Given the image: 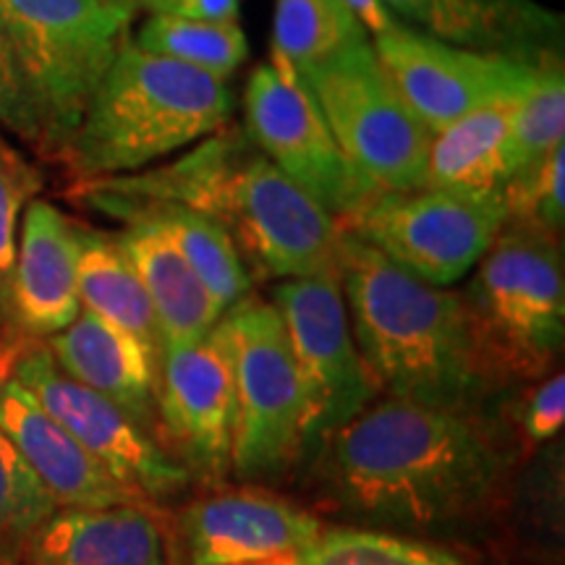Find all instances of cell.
Returning <instances> with one entry per match:
<instances>
[{"instance_id":"30bf717a","label":"cell","mask_w":565,"mask_h":565,"mask_svg":"<svg viewBox=\"0 0 565 565\" xmlns=\"http://www.w3.org/2000/svg\"><path fill=\"white\" fill-rule=\"evenodd\" d=\"M273 303L286 324L301 385V448L320 450L372 404L377 385L353 343L338 275L282 280Z\"/></svg>"},{"instance_id":"f35d334b","label":"cell","mask_w":565,"mask_h":565,"mask_svg":"<svg viewBox=\"0 0 565 565\" xmlns=\"http://www.w3.org/2000/svg\"><path fill=\"white\" fill-rule=\"evenodd\" d=\"M6 377H9V374H6L3 370H0V383H3V380H6Z\"/></svg>"},{"instance_id":"8fae6325","label":"cell","mask_w":565,"mask_h":565,"mask_svg":"<svg viewBox=\"0 0 565 565\" xmlns=\"http://www.w3.org/2000/svg\"><path fill=\"white\" fill-rule=\"evenodd\" d=\"M246 137L278 171L335 221L362 210L380 189L359 171L324 124L299 71L273 53L244 92Z\"/></svg>"},{"instance_id":"d590c367","label":"cell","mask_w":565,"mask_h":565,"mask_svg":"<svg viewBox=\"0 0 565 565\" xmlns=\"http://www.w3.org/2000/svg\"><path fill=\"white\" fill-rule=\"evenodd\" d=\"M26 343H30V338L13 335L3 328V324H0V370L9 374V377H11V366H13V362H17L19 351L24 349Z\"/></svg>"},{"instance_id":"8992f818","label":"cell","mask_w":565,"mask_h":565,"mask_svg":"<svg viewBox=\"0 0 565 565\" xmlns=\"http://www.w3.org/2000/svg\"><path fill=\"white\" fill-rule=\"evenodd\" d=\"M118 0H0V32L38 116L45 160H66L105 71L131 38Z\"/></svg>"},{"instance_id":"f546056e","label":"cell","mask_w":565,"mask_h":565,"mask_svg":"<svg viewBox=\"0 0 565 565\" xmlns=\"http://www.w3.org/2000/svg\"><path fill=\"white\" fill-rule=\"evenodd\" d=\"M565 147L557 145L524 171H519L503 186L505 221L529 223L555 236L563 231V171Z\"/></svg>"},{"instance_id":"277c9868","label":"cell","mask_w":565,"mask_h":565,"mask_svg":"<svg viewBox=\"0 0 565 565\" xmlns=\"http://www.w3.org/2000/svg\"><path fill=\"white\" fill-rule=\"evenodd\" d=\"M231 108L225 82L141 51L129 38L92 95L63 166L82 181L139 173L225 129Z\"/></svg>"},{"instance_id":"9a60e30c","label":"cell","mask_w":565,"mask_h":565,"mask_svg":"<svg viewBox=\"0 0 565 565\" xmlns=\"http://www.w3.org/2000/svg\"><path fill=\"white\" fill-rule=\"evenodd\" d=\"M189 565H238L307 550L322 521L265 490L217 492L179 519Z\"/></svg>"},{"instance_id":"d4e9b609","label":"cell","mask_w":565,"mask_h":565,"mask_svg":"<svg viewBox=\"0 0 565 565\" xmlns=\"http://www.w3.org/2000/svg\"><path fill=\"white\" fill-rule=\"evenodd\" d=\"M131 40L141 51L179 61L221 82L228 79L249 55V42L236 21H200L152 13Z\"/></svg>"},{"instance_id":"7a4b0ae2","label":"cell","mask_w":565,"mask_h":565,"mask_svg":"<svg viewBox=\"0 0 565 565\" xmlns=\"http://www.w3.org/2000/svg\"><path fill=\"white\" fill-rule=\"evenodd\" d=\"M79 186L204 212L244 246L263 278L338 275V221L286 179L246 131L212 139L158 171L87 179Z\"/></svg>"},{"instance_id":"44dd1931","label":"cell","mask_w":565,"mask_h":565,"mask_svg":"<svg viewBox=\"0 0 565 565\" xmlns=\"http://www.w3.org/2000/svg\"><path fill=\"white\" fill-rule=\"evenodd\" d=\"M519 97H500L433 134L424 189L500 194L513 179L511 129Z\"/></svg>"},{"instance_id":"e0dca14e","label":"cell","mask_w":565,"mask_h":565,"mask_svg":"<svg viewBox=\"0 0 565 565\" xmlns=\"http://www.w3.org/2000/svg\"><path fill=\"white\" fill-rule=\"evenodd\" d=\"M0 429L58 508L145 505L13 377L0 383Z\"/></svg>"},{"instance_id":"7402d4cb","label":"cell","mask_w":565,"mask_h":565,"mask_svg":"<svg viewBox=\"0 0 565 565\" xmlns=\"http://www.w3.org/2000/svg\"><path fill=\"white\" fill-rule=\"evenodd\" d=\"M393 13L419 24L429 38L477 53L524 58L555 30V17L529 0H383Z\"/></svg>"},{"instance_id":"3957f363","label":"cell","mask_w":565,"mask_h":565,"mask_svg":"<svg viewBox=\"0 0 565 565\" xmlns=\"http://www.w3.org/2000/svg\"><path fill=\"white\" fill-rule=\"evenodd\" d=\"M341 278L359 356L391 398L463 412L482 385L461 294L414 278L341 231Z\"/></svg>"},{"instance_id":"83f0119b","label":"cell","mask_w":565,"mask_h":565,"mask_svg":"<svg viewBox=\"0 0 565 565\" xmlns=\"http://www.w3.org/2000/svg\"><path fill=\"white\" fill-rule=\"evenodd\" d=\"M58 511L3 429H0V565H19L30 536Z\"/></svg>"},{"instance_id":"8d00e7d4","label":"cell","mask_w":565,"mask_h":565,"mask_svg":"<svg viewBox=\"0 0 565 565\" xmlns=\"http://www.w3.org/2000/svg\"><path fill=\"white\" fill-rule=\"evenodd\" d=\"M118 3H124L129 11H147L152 17V13H168L171 11L173 0H118Z\"/></svg>"},{"instance_id":"603a6c76","label":"cell","mask_w":565,"mask_h":565,"mask_svg":"<svg viewBox=\"0 0 565 565\" xmlns=\"http://www.w3.org/2000/svg\"><path fill=\"white\" fill-rule=\"evenodd\" d=\"M84 192L105 212H113L124 221L147 217L158 223L223 312L252 294V275L238 257V246L215 217L183 207V204L126 200V196L95 192V189H84Z\"/></svg>"},{"instance_id":"cb8c5ba5","label":"cell","mask_w":565,"mask_h":565,"mask_svg":"<svg viewBox=\"0 0 565 565\" xmlns=\"http://www.w3.org/2000/svg\"><path fill=\"white\" fill-rule=\"evenodd\" d=\"M79 301L82 309L145 343L160 362L162 341L150 296L116 236L79 228Z\"/></svg>"},{"instance_id":"d6986e66","label":"cell","mask_w":565,"mask_h":565,"mask_svg":"<svg viewBox=\"0 0 565 565\" xmlns=\"http://www.w3.org/2000/svg\"><path fill=\"white\" fill-rule=\"evenodd\" d=\"M19 565H168L145 505L58 508L30 536Z\"/></svg>"},{"instance_id":"d6a6232c","label":"cell","mask_w":565,"mask_h":565,"mask_svg":"<svg viewBox=\"0 0 565 565\" xmlns=\"http://www.w3.org/2000/svg\"><path fill=\"white\" fill-rule=\"evenodd\" d=\"M565 424V377L563 372L550 374L536 391L529 395L524 414H521V427H524L526 440L532 445L555 440Z\"/></svg>"},{"instance_id":"e575fe53","label":"cell","mask_w":565,"mask_h":565,"mask_svg":"<svg viewBox=\"0 0 565 565\" xmlns=\"http://www.w3.org/2000/svg\"><path fill=\"white\" fill-rule=\"evenodd\" d=\"M343 3L356 13V19L362 21L364 30L372 34L391 32L393 26L401 24V21H395V13L387 9L383 0H343Z\"/></svg>"},{"instance_id":"4dcf8cb0","label":"cell","mask_w":565,"mask_h":565,"mask_svg":"<svg viewBox=\"0 0 565 565\" xmlns=\"http://www.w3.org/2000/svg\"><path fill=\"white\" fill-rule=\"evenodd\" d=\"M42 189V175L6 139H0V324L13 335L9 324V291L17 263L19 215ZM21 338V335H19Z\"/></svg>"},{"instance_id":"4fadbf2b","label":"cell","mask_w":565,"mask_h":565,"mask_svg":"<svg viewBox=\"0 0 565 565\" xmlns=\"http://www.w3.org/2000/svg\"><path fill=\"white\" fill-rule=\"evenodd\" d=\"M372 47L387 79L429 134L487 103L521 95L534 66V58L466 51L404 24L374 34Z\"/></svg>"},{"instance_id":"836d02e7","label":"cell","mask_w":565,"mask_h":565,"mask_svg":"<svg viewBox=\"0 0 565 565\" xmlns=\"http://www.w3.org/2000/svg\"><path fill=\"white\" fill-rule=\"evenodd\" d=\"M168 13L200 21H236L238 0H173Z\"/></svg>"},{"instance_id":"2e32d148","label":"cell","mask_w":565,"mask_h":565,"mask_svg":"<svg viewBox=\"0 0 565 565\" xmlns=\"http://www.w3.org/2000/svg\"><path fill=\"white\" fill-rule=\"evenodd\" d=\"M79 312V225L55 204L32 200L17 244L9 324L21 338L47 341Z\"/></svg>"},{"instance_id":"7c38bea8","label":"cell","mask_w":565,"mask_h":565,"mask_svg":"<svg viewBox=\"0 0 565 565\" xmlns=\"http://www.w3.org/2000/svg\"><path fill=\"white\" fill-rule=\"evenodd\" d=\"M11 377L139 498H171L192 482L186 466L162 450L129 414L63 374L45 341H30L19 351Z\"/></svg>"},{"instance_id":"4316f807","label":"cell","mask_w":565,"mask_h":565,"mask_svg":"<svg viewBox=\"0 0 565 565\" xmlns=\"http://www.w3.org/2000/svg\"><path fill=\"white\" fill-rule=\"evenodd\" d=\"M565 134V76L555 55H536L511 129L513 171H524L550 150L563 145ZM513 173V175H515Z\"/></svg>"},{"instance_id":"f1b7e54d","label":"cell","mask_w":565,"mask_h":565,"mask_svg":"<svg viewBox=\"0 0 565 565\" xmlns=\"http://www.w3.org/2000/svg\"><path fill=\"white\" fill-rule=\"evenodd\" d=\"M303 565H466L448 550L377 529H322Z\"/></svg>"},{"instance_id":"9c48e42d","label":"cell","mask_w":565,"mask_h":565,"mask_svg":"<svg viewBox=\"0 0 565 565\" xmlns=\"http://www.w3.org/2000/svg\"><path fill=\"white\" fill-rule=\"evenodd\" d=\"M503 225V194L440 189L380 192L362 210L338 221V228L372 246L401 270L440 288L477 267Z\"/></svg>"},{"instance_id":"1f68e13d","label":"cell","mask_w":565,"mask_h":565,"mask_svg":"<svg viewBox=\"0 0 565 565\" xmlns=\"http://www.w3.org/2000/svg\"><path fill=\"white\" fill-rule=\"evenodd\" d=\"M0 126L9 129L24 145H30L40 158H45V141H42L38 116H34L30 95H26L3 32H0Z\"/></svg>"},{"instance_id":"ba28073f","label":"cell","mask_w":565,"mask_h":565,"mask_svg":"<svg viewBox=\"0 0 565 565\" xmlns=\"http://www.w3.org/2000/svg\"><path fill=\"white\" fill-rule=\"evenodd\" d=\"M221 324L236 391L231 469L242 479L280 477L303 456L301 385L286 324L273 301L252 294L233 303Z\"/></svg>"},{"instance_id":"5b68a950","label":"cell","mask_w":565,"mask_h":565,"mask_svg":"<svg viewBox=\"0 0 565 565\" xmlns=\"http://www.w3.org/2000/svg\"><path fill=\"white\" fill-rule=\"evenodd\" d=\"M461 301L479 383L553 372L565 341L561 236L505 221Z\"/></svg>"},{"instance_id":"5bb4252c","label":"cell","mask_w":565,"mask_h":565,"mask_svg":"<svg viewBox=\"0 0 565 565\" xmlns=\"http://www.w3.org/2000/svg\"><path fill=\"white\" fill-rule=\"evenodd\" d=\"M233 427L236 391L231 349L217 322L200 341L162 351L158 429L179 450L189 475L217 482L233 466Z\"/></svg>"},{"instance_id":"52a82bcc","label":"cell","mask_w":565,"mask_h":565,"mask_svg":"<svg viewBox=\"0 0 565 565\" xmlns=\"http://www.w3.org/2000/svg\"><path fill=\"white\" fill-rule=\"evenodd\" d=\"M338 147L380 192L424 189L433 134L387 79L372 42L299 68Z\"/></svg>"},{"instance_id":"74e56055","label":"cell","mask_w":565,"mask_h":565,"mask_svg":"<svg viewBox=\"0 0 565 565\" xmlns=\"http://www.w3.org/2000/svg\"><path fill=\"white\" fill-rule=\"evenodd\" d=\"M238 565H303V550H299V553L275 555V557H265V561H252V563H238Z\"/></svg>"},{"instance_id":"484cf974","label":"cell","mask_w":565,"mask_h":565,"mask_svg":"<svg viewBox=\"0 0 565 565\" xmlns=\"http://www.w3.org/2000/svg\"><path fill=\"white\" fill-rule=\"evenodd\" d=\"M364 40V24L343 0H275L273 53L296 71Z\"/></svg>"},{"instance_id":"6da1fadb","label":"cell","mask_w":565,"mask_h":565,"mask_svg":"<svg viewBox=\"0 0 565 565\" xmlns=\"http://www.w3.org/2000/svg\"><path fill=\"white\" fill-rule=\"evenodd\" d=\"M328 482L345 511L401 529L471 519L498 490L503 463L463 412L385 398L328 443Z\"/></svg>"},{"instance_id":"ffe728a7","label":"cell","mask_w":565,"mask_h":565,"mask_svg":"<svg viewBox=\"0 0 565 565\" xmlns=\"http://www.w3.org/2000/svg\"><path fill=\"white\" fill-rule=\"evenodd\" d=\"M116 238L150 296L162 351L200 341L221 322L225 312L158 223L131 217Z\"/></svg>"},{"instance_id":"ac0fdd59","label":"cell","mask_w":565,"mask_h":565,"mask_svg":"<svg viewBox=\"0 0 565 565\" xmlns=\"http://www.w3.org/2000/svg\"><path fill=\"white\" fill-rule=\"evenodd\" d=\"M71 380L105 395L154 437L160 362L145 343L89 309L45 341Z\"/></svg>"}]
</instances>
